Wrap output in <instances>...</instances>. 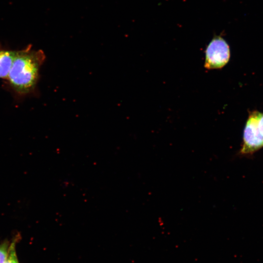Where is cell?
<instances>
[{"mask_svg":"<svg viewBox=\"0 0 263 263\" xmlns=\"http://www.w3.org/2000/svg\"><path fill=\"white\" fill-rule=\"evenodd\" d=\"M230 56L227 42L221 37L216 36L206 48L204 66L207 69L222 68L227 63Z\"/></svg>","mask_w":263,"mask_h":263,"instance_id":"2","label":"cell"},{"mask_svg":"<svg viewBox=\"0 0 263 263\" xmlns=\"http://www.w3.org/2000/svg\"><path fill=\"white\" fill-rule=\"evenodd\" d=\"M261 113L254 111L248 118L244 131L242 154H249L263 147V137L260 134L258 123Z\"/></svg>","mask_w":263,"mask_h":263,"instance_id":"3","label":"cell"},{"mask_svg":"<svg viewBox=\"0 0 263 263\" xmlns=\"http://www.w3.org/2000/svg\"><path fill=\"white\" fill-rule=\"evenodd\" d=\"M10 243L5 241L0 244V263H4L7 258Z\"/></svg>","mask_w":263,"mask_h":263,"instance_id":"6","label":"cell"},{"mask_svg":"<svg viewBox=\"0 0 263 263\" xmlns=\"http://www.w3.org/2000/svg\"><path fill=\"white\" fill-rule=\"evenodd\" d=\"M19 238L16 236L13 239L12 242L10 243L8 254L4 263H19L16 249V243Z\"/></svg>","mask_w":263,"mask_h":263,"instance_id":"5","label":"cell"},{"mask_svg":"<svg viewBox=\"0 0 263 263\" xmlns=\"http://www.w3.org/2000/svg\"><path fill=\"white\" fill-rule=\"evenodd\" d=\"M258 127L259 131L263 137V113H261L258 123Z\"/></svg>","mask_w":263,"mask_h":263,"instance_id":"7","label":"cell"},{"mask_svg":"<svg viewBox=\"0 0 263 263\" xmlns=\"http://www.w3.org/2000/svg\"><path fill=\"white\" fill-rule=\"evenodd\" d=\"M16 51L0 50V78L7 79Z\"/></svg>","mask_w":263,"mask_h":263,"instance_id":"4","label":"cell"},{"mask_svg":"<svg viewBox=\"0 0 263 263\" xmlns=\"http://www.w3.org/2000/svg\"><path fill=\"white\" fill-rule=\"evenodd\" d=\"M45 59L43 51L35 50L31 47L16 51L6 79L17 94H26L35 89Z\"/></svg>","mask_w":263,"mask_h":263,"instance_id":"1","label":"cell"}]
</instances>
